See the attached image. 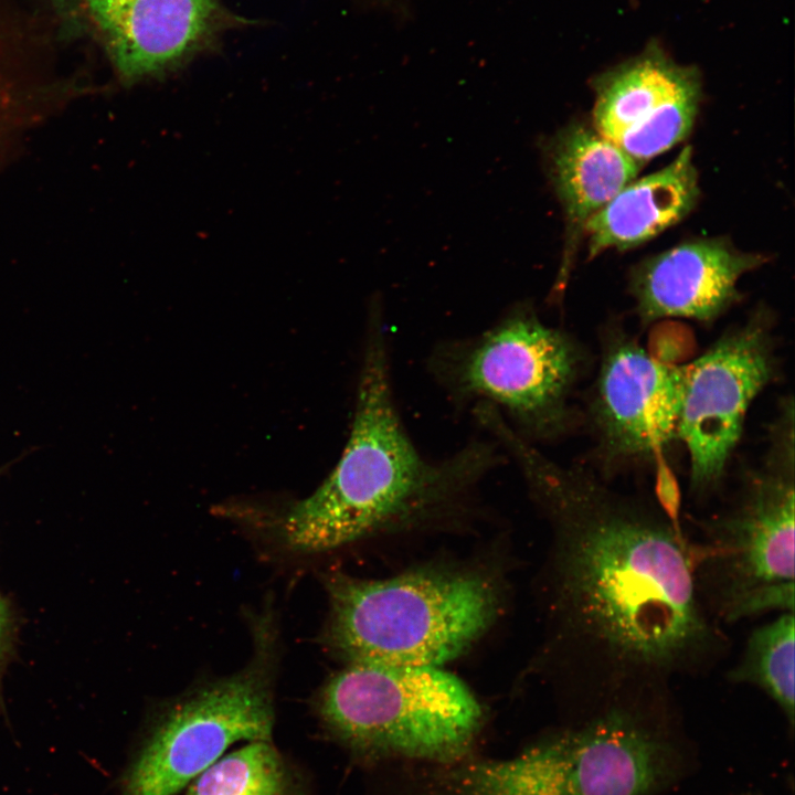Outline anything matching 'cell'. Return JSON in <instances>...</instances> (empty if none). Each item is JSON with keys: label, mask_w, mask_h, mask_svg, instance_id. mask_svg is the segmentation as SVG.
<instances>
[{"label": "cell", "mask_w": 795, "mask_h": 795, "mask_svg": "<svg viewBox=\"0 0 795 795\" xmlns=\"http://www.w3.org/2000/svg\"><path fill=\"white\" fill-rule=\"evenodd\" d=\"M494 436L552 526L558 642L601 710L666 698L670 680L713 668L729 639L698 593L689 538L659 506L555 462L507 424Z\"/></svg>", "instance_id": "cell-1"}, {"label": "cell", "mask_w": 795, "mask_h": 795, "mask_svg": "<svg viewBox=\"0 0 795 795\" xmlns=\"http://www.w3.org/2000/svg\"><path fill=\"white\" fill-rule=\"evenodd\" d=\"M508 460L489 436L436 459L417 448L395 401L382 308L372 306L346 446L325 481L279 518V539L292 552L321 553L392 526L453 513Z\"/></svg>", "instance_id": "cell-2"}, {"label": "cell", "mask_w": 795, "mask_h": 795, "mask_svg": "<svg viewBox=\"0 0 795 795\" xmlns=\"http://www.w3.org/2000/svg\"><path fill=\"white\" fill-rule=\"evenodd\" d=\"M794 402L785 399L768 446L718 512L689 539L700 598L721 625L794 611Z\"/></svg>", "instance_id": "cell-3"}, {"label": "cell", "mask_w": 795, "mask_h": 795, "mask_svg": "<svg viewBox=\"0 0 795 795\" xmlns=\"http://www.w3.org/2000/svg\"><path fill=\"white\" fill-rule=\"evenodd\" d=\"M322 644L347 664L438 666L473 645L497 610L495 585L467 571L422 570L367 580L324 575Z\"/></svg>", "instance_id": "cell-4"}, {"label": "cell", "mask_w": 795, "mask_h": 795, "mask_svg": "<svg viewBox=\"0 0 795 795\" xmlns=\"http://www.w3.org/2000/svg\"><path fill=\"white\" fill-rule=\"evenodd\" d=\"M586 367L583 346L547 325L529 301L476 335L439 341L426 360L453 404L494 406L536 446L563 439L582 423L574 393Z\"/></svg>", "instance_id": "cell-5"}, {"label": "cell", "mask_w": 795, "mask_h": 795, "mask_svg": "<svg viewBox=\"0 0 795 795\" xmlns=\"http://www.w3.org/2000/svg\"><path fill=\"white\" fill-rule=\"evenodd\" d=\"M314 710L357 759L445 765L466 756L484 719L470 689L438 666L347 664L321 686Z\"/></svg>", "instance_id": "cell-6"}, {"label": "cell", "mask_w": 795, "mask_h": 795, "mask_svg": "<svg viewBox=\"0 0 795 795\" xmlns=\"http://www.w3.org/2000/svg\"><path fill=\"white\" fill-rule=\"evenodd\" d=\"M665 701L615 706L505 760L451 764L452 795H647L668 770L651 718Z\"/></svg>", "instance_id": "cell-7"}, {"label": "cell", "mask_w": 795, "mask_h": 795, "mask_svg": "<svg viewBox=\"0 0 795 795\" xmlns=\"http://www.w3.org/2000/svg\"><path fill=\"white\" fill-rule=\"evenodd\" d=\"M254 653L239 671L188 689L149 718L119 778V795H174L237 741H272L277 635L254 619Z\"/></svg>", "instance_id": "cell-8"}, {"label": "cell", "mask_w": 795, "mask_h": 795, "mask_svg": "<svg viewBox=\"0 0 795 795\" xmlns=\"http://www.w3.org/2000/svg\"><path fill=\"white\" fill-rule=\"evenodd\" d=\"M770 314L759 309L685 365L678 441L689 456V489L706 500L722 486L750 406L775 379Z\"/></svg>", "instance_id": "cell-9"}, {"label": "cell", "mask_w": 795, "mask_h": 795, "mask_svg": "<svg viewBox=\"0 0 795 795\" xmlns=\"http://www.w3.org/2000/svg\"><path fill=\"white\" fill-rule=\"evenodd\" d=\"M602 338L600 368L581 413L593 439L594 471L610 481L653 464L678 441L685 365L656 359L621 327Z\"/></svg>", "instance_id": "cell-10"}, {"label": "cell", "mask_w": 795, "mask_h": 795, "mask_svg": "<svg viewBox=\"0 0 795 795\" xmlns=\"http://www.w3.org/2000/svg\"><path fill=\"white\" fill-rule=\"evenodd\" d=\"M593 127L645 162L687 138L702 94L699 71L651 42L592 81Z\"/></svg>", "instance_id": "cell-11"}, {"label": "cell", "mask_w": 795, "mask_h": 795, "mask_svg": "<svg viewBox=\"0 0 795 795\" xmlns=\"http://www.w3.org/2000/svg\"><path fill=\"white\" fill-rule=\"evenodd\" d=\"M85 24L128 85L174 72L209 44L223 21L221 0H56Z\"/></svg>", "instance_id": "cell-12"}, {"label": "cell", "mask_w": 795, "mask_h": 795, "mask_svg": "<svg viewBox=\"0 0 795 795\" xmlns=\"http://www.w3.org/2000/svg\"><path fill=\"white\" fill-rule=\"evenodd\" d=\"M765 261L727 239L686 241L634 268L629 290L636 314L644 325L662 318L713 321L739 299L741 276Z\"/></svg>", "instance_id": "cell-13"}, {"label": "cell", "mask_w": 795, "mask_h": 795, "mask_svg": "<svg viewBox=\"0 0 795 795\" xmlns=\"http://www.w3.org/2000/svg\"><path fill=\"white\" fill-rule=\"evenodd\" d=\"M548 172L565 221V244L552 295L562 296L587 221L636 179L640 162L592 125L572 123L547 147Z\"/></svg>", "instance_id": "cell-14"}, {"label": "cell", "mask_w": 795, "mask_h": 795, "mask_svg": "<svg viewBox=\"0 0 795 795\" xmlns=\"http://www.w3.org/2000/svg\"><path fill=\"white\" fill-rule=\"evenodd\" d=\"M692 149L686 146L666 167L625 186L586 223L589 257L636 247L686 218L700 190Z\"/></svg>", "instance_id": "cell-15"}, {"label": "cell", "mask_w": 795, "mask_h": 795, "mask_svg": "<svg viewBox=\"0 0 795 795\" xmlns=\"http://www.w3.org/2000/svg\"><path fill=\"white\" fill-rule=\"evenodd\" d=\"M44 97L41 23L19 0H0V153Z\"/></svg>", "instance_id": "cell-16"}, {"label": "cell", "mask_w": 795, "mask_h": 795, "mask_svg": "<svg viewBox=\"0 0 795 795\" xmlns=\"http://www.w3.org/2000/svg\"><path fill=\"white\" fill-rule=\"evenodd\" d=\"M194 780L187 795H306L300 773L272 741H252Z\"/></svg>", "instance_id": "cell-17"}, {"label": "cell", "mask_w": 795, "mask_h": 795, "mask_svg": "<svg viewBox=\"0 0 795 795\" xmlns=\"http://www.w3.org/2000/svg\"><path fill=\"white\" fill-rule=\"evenodd\" d=\"M794 611L781 612L749 635L736 664L729 670L733 683L762 690L794 724Z\"/></svg>", "instance_id": "cell-18"}, {"label": "cell", "mask_w": 795, "mask_h": 795, "mask_svg": "<svg viewBox=\"0 0 795 795\" xmlns=\"http://www.w3.org/2000/svg\"><path fill=\"white\" fill-rule=\"evenodd\" d=\"M14 648V617L10 602L0 593V691L1 680ZM0 708L3 710L0 693Z\"/></svg>", "instance_id": "cell-19"}, {"label": "cell", "mask_w": 795, "mask_h": 795, "mask_svg": "<svg viewBox=\"0 0 795 795\" xmlns=\"http://www.w3.org/2000/svg\"><path fill=\"white\" fill-rule=\"evenodd\" d=\"M8 467H10V464L6 465L3 467H0V476L7 471Z\"/></svg>", "instance_id": "cell-20"}]
</instances>
